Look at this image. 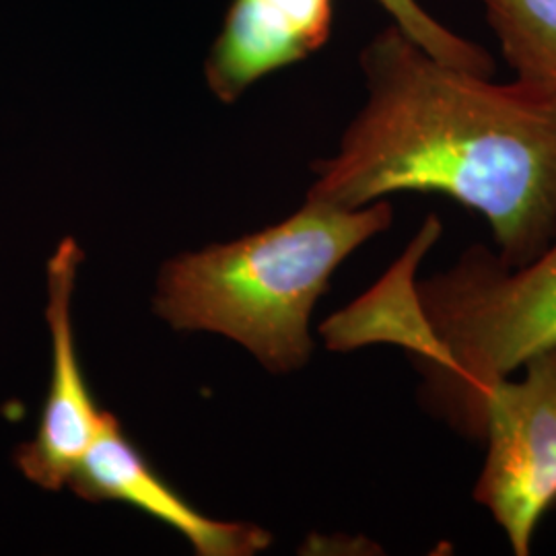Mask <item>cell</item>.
Here are the masks:
<instances>
[{
	"mask_svg": "<svg viewBox=\"0 0 556 556\" xmlns=\"http://www.w3.org/2000/svg\"><path fill=\"white\" fill-rule=\"evenodd\" d=\"M321 332L337 351L369 342L404 349L420 376L422 406L478 441L493 386L556 349V238L519 266L482 243L425 280L397 266Z\"/></svg>",
	"mask_w": 556,
	"mask_h": 556,
	"instance_id": "obj_2",
	"label": "cell"
},
{
	"mask_svg": "<svg viewBox=\"0 0 556 556\" xmlns=\"http://www.w3.org/2000/svg\"><path fill=\"white\" fill-rule=\"evenodd\" d=\"M523 376L501 379L480 408L482 468L472 497L511 553L528 556L556 501V349L526 361Z\"/></svg>",
	"mask_w": 556,
	"mask_h": 556,
	"instance_id": "obj_4",
	"label": "cell"
},
{
	"mask_svg": "<svg viewBox=\"0 0 556 556\" xmlns=\"http://www.w3.org/2000/svg\"><path fill=\"white\" fill-rule=\"evenodd\" d=\"M553 511H556V501H555V507H553Z\"/></svg>",
	"mask_w": 556,
	"mask_h": 556,
	"instance_id": "obj_10",
	"label": "cell"
},
{
	"mask_svg": "<svg viewBox=\"0 0 556 556\" xmlns=\"http://www.w3.org/2000/svg\"><path fill=\"white\" fill-rule=\"evenodd\" d=\"M392 223L388 200L342 208L307 199L277 225L167 260L153 309L176 332L231 338L266 371L293 374L314 355L309 324L338 266Z\"/></svg>",
	"mask_w": 556,
	"mask_h": 556,
	"instance_id": "obj_3",
	"label": "cell"
},
{
	"mask_svg": "<svg viewBox=\"0 0 556 556\" xmlns=\"http://www.w3.org/2000/svg\"><path fill=\"white\" fill-rule=\"evenodd\" d=\"M379 4L394 17L397 25L410 40L418 43L425 52L443 64L470 71L482 77L495 73V60L478 43H472L452 29L443 27L433 20L417 0H378Z\"/></svg>",
	"mask_w": 556,
	"mask_h": 556,
	"instance_id": "obj_9",
	"label": "cell"
},
{
	"mask_svg": "<svg viewBox=\"0 0 556 556\" xmlns=\"http://www.w3.org/2000/svg\"><path fill=\"white\" fill-rule=\"evenodd\" d=\"M89 503H126L160 519L190 542L200 556H252L273 544V534L245 521H220L199 511L161 477L112 413L80 457L68 486Z\"/></svg>",
	"mask_w": 556,
	"mask_h": 556,
	"instance_id": "obj_6",
	"label": "cell"
},
{
	"mask_svg": "<svg viewBox=\"0 0 556 556\" xmlns=\"http://www.w3.org/2000/svg\"><path fill=\"white\" fill-rule=\"evenodd\" d=\"M367 101L307 199L361 208L441 194L486 220L498 258L526 264L556 238V101L526 80L443 64L397 25L361 52Z\"/></svg>",
	"mask_w": 556,
	"mask_h": 556,
	"instance_id": "obj_1",
	"label": "cell"
},
{
	"mask_svg": "<svg viewBox=\"0 0 556 556\" xmlns=\"http://www.w3.org/2000/svg\"><path fill=\"white\" fill-rule=\"evenodd\" d=\"M85 252L64 238L46 264V324L50 332V379L34 438L17 445L21 477L43 491L68 486L80 457L100 433L105 410L89 392L80 369L73 303Z\"/></svg>",
	"mask_w": 556,
	"mask_h": 556,
	"instance_id": "obj_5",
	"label": "cell"
},
{
	"mask_svg": "<svg viewBox=\"0 0 556 556\" xmlns=\"http://www.w3.org/2000/svg\"><path fill=\"white\" fill-rule=\"evenodd\" d=\"M332 0H233L204 77L223 103L254 83L312 56L330 38Z\"/></svg>",
	"mask_w": 556,
	"mask_h": 556,
	"instance_id": "obj_7",
	"label": "cell"
},
{
	"mask_svg": "<svg viewBox=\"0 0 556 556\" xmlns=\"http://www.w3.org/2000/svg\"><path fill=\"white\" fill-rule=\"evenodd\" d=\"M517 79L556 101V0H482Z\"/></svg>",
	"mask_w": 556,
	"mask_h": 556,
	"instance_id": "obj_8",
	"label": "cell"
}]
</instances>
